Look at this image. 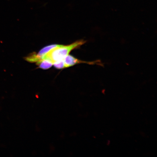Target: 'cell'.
<instances>
[{"label":"cell","mask_w":157,"mask_h":157,"mask_svg":"<svg viewBox=\"0 0 157 157\" xmlns=\"http://www.w3.org/2000/svg\"><path fill=\"white\" fill-rule=\"evenodd\" d=\"M86 42V41L84 40H80L67 46L60 45L50 51L45 55L43 59L49 60L54 64V63L58 60L64 59L72 50L79 48Z\"/></svg>","instance_id":"obj_1"},{"label":"cell","mask_w":157,"mask_h":157,"mask_svg":"<svg viewBox=\"0 0 157 157\" xmlns=\"http://www.w3.org/2000/svg\"><path fill=\"white\" fill-rule=\"evenodd\" d=\"M59 44H52L44 47L39 51L38 53L33 52L25 58L27 61L30 63H37L43 60V58L52 49L59 46Z\"/></svg>","instance_id":"obj_2"},{"label":"cell","mask_w":157,"mask_h":157,"mask_svg":"<svg viewBox=\"0 0 157 157\" xmlns=\"http://www.w3.org/2000/svg\"><path fill=\"white\" fill-rule=\"evenodd\" d=\"M65 66L66 68L71 67L75 65L76 64L80 63H86L90 65L97 64L98 65L102 66L101 61L99 60L95 61L93 62H86L80 60L75 58L73 56L68 55L64 59Z\"/></svg>","instance_id":"obj_3"},{"label":"cell","mask_w":157,"mask_h":157,"mask_svg":"<svg viewBox=\"0 0 157 157\" xmlns=\"http://www.w3.org/2000/svg\"><path fill=\"white\" fill-rule=\"evenodd\" d=\"M36 64L38 66L39 68L44 70L48 69L53 65L50 61L44 59L36 63Z\"/></svg>","instance_id":"obj_4"},{"label":"cell","mask_w":157,"mask_h":157,"mask_svg":"<svg viewBox=\"0 0 157 157\" xmlns=\"http://www.w3.org/2000/svg\"><path fill=\"white\" fill-rule=\"evenodd\" d=\"M55 67L58 69H61L65 68L64 59L58 61L54 63L53 64Z\"/></svg>","instance_id":"obj_5"}]
</instances>
